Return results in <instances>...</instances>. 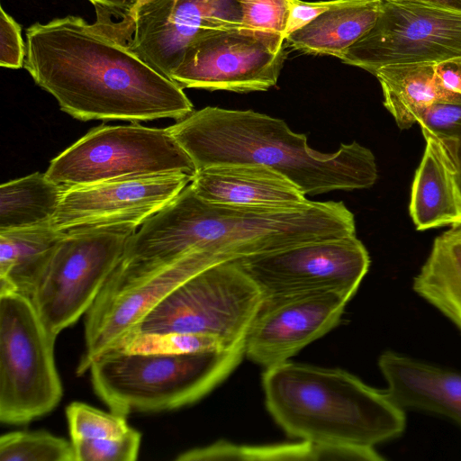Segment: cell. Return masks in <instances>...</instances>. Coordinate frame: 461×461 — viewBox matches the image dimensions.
<instances>
[{"instance_id": "83f0119b", "label": "cell", "mask_w": 461, "mask_h": 461, "mask_svg": "<svg viewBox=\"0 0 461 461\" xmlns=\"http://www.w3.org/2000/svg\"><path fill=\"white\" fill-rule=\"evenodd\" d=\"M70 439L117 438L131 427L126 416L105 412L81 402H72L66 408Z\"/></svg>"}, {"instance_id": "9a60e30c", "label": "cell", "mask_w": 461, "mask_h": 461, "mask_svg": "<svg viewBox=\"0 0 461 461\" xmlns=\"http://www.w3.org/2000/svg\"><path fill=\"white\" fill-rule=\"evenodd\" d=\"M352 297L326 291L262 298L245 337V356L265 368L288 361L336 327Z\"/></svg>"}, {"instance_id": "ba28073f", "label": "cell", "mask_w": 461, "mask_h": 461, "mask_svg": "<svg viewBox=\"0 0 461 461\" xmlns=\"http://www.w3.org/2000/svg\"><path fill=\"white\" fill-rule=\"evenodd\" d=\"M137 230L123 223L64 231L30 297L51 334L58 337L86 314Z\"/></svg>"}, {"instance_id": "603a6c76", "label": "cell", "mask_w": 461, "mask_h": 461, "mask_svg": "<svg viewBox=\"0 0 461 461\" xmlns=\"http://www.w3.org/2000/svg\"><path fill=\"white\" fill-rule=\"evenodd\" d=\"M412 289L461 332V223L434 240Z\"/></svg>"}, {"instance_id": "e575fe53", "label": "cell", "mask_w": 461, "mask_h": 461, "mask_svg": "<svg viewBox=\"0 0 461 461\" xmlns=\"http://www.w3.org/2000/svg\"><path fill=\"white\" fill-rule=\"evenodd\" d=\"M94 6L100 5L112 11L122 13L132 7L138 0H89Z\"/></svg>"}, {"instance_id": "277c9868", "label": "cell", "mask_w": 461, "mask_h": 461, "mask_svg": "<svg viewBox=\"0 0 461 461\" xmlns=\"http://www.w3.org/2000/svg\"><path fill=\"white\" fill-rule=\"evenodd\" d=\"M262 384L275 421L302 441L371 449L406 427L404 410L385 391L341 369L286 361L266 368Z\"/></svg>"}, {"instance_id": "d590c367", "label": "cell", "mask_w": 461, "mask_h": 461, "mask_svg": "<svg viewBox=\"0 0 461 461\" xmlns=\"http://www.w3.org/2000/svg\"><path fill=\"white\" fill-rule=\"evenodd\" d=\"M395 2H413L435 5L446 9L461 11V0H380Z\"/></svg>"}, {"instance_id": "4dcf8cb0", "label": "cell", "mask_w": 461, "mask_h": 461, "mask_svg": "<svg viewBox=\"0 0 461 461\" xmlns=\"http://www.w3.org/2000/svg\"><path fill=\"white\" fill-rule=\"evenodd\" d=\"M21 26L0 6V66L20 68L24 65L25 43Z\"/></svg>"}, {"instance_id": "7402d4cb", "label": "cell", "mask_w": 461, "mask_h": 461, "mask_svg": "<svg viewBox=\"0 0 461 461\" xmlns=\"http://www.w3.org/2000/svg\"><path fill=\"white\" fill-rule=\"evenodd\" d=\"M380 7V0H356L333 7L285 40L303 53L339 59L373 27Z\"/></svg>"}, {"instance_id": "9c48e42d", "label": "cell", "mask_w": 461, "mask_h": 461, "mask_svg": "<svg viewBox=\"0 0 461 461\" xmlns=\"http://www.w3.org/2000/svg\"><path fill=\"white\" fill-rule=\"evenodd\" d=\"M108 11L115 20L95 10L94 24L169 79L192 41L240 29L242 18L237 0H138L128 11Z\"/></svg>"}, {"instance_id": "5bb4252c", "label": "cell", "mask_w": 461, "mask_h": 461, "mask_svg": "<svg viewBox=\"0 0 461 461\" xmlns=\"http://www.w3.org/2000/svg\"><path fill=\"white\" fill-rule=\"evenodd\" d=\"M286 53H275L233 29L201 35L186 47L170 76L182 88L236 93L267 91L277 83Z\"/></svg>"}, {"instance_id": "2e32d148", "label": "cell", "mask_w": 461, "mask_h": 461, "mask_svg": "<svg viewBox=\"0 0 461 461\" xmlns=\"http://www.w3.org/2000/svg\"><path fill=\"white\" fill-rule=\"evenodd\" d=\"M192 178L175 173L67 188L50 224L62 232L123 223L139 228L177 196Z\"/></svg>"}, {"instance_id": "52a82bcc", "label": "cell", "mask_w": 461, "mask_h": 461, "mask_svg": "<svg viewBox=\"0 0 461 461\" xmlns=\"http://www.w3.org/2000/svg\"><path fill=\"white\" fill-rule=\"evenodd\" d=\"M196 172L189 155L166 129L137 122L99 126L54 158L45 172L71 188L107 181Z\"/></svg>"}, {"instance_id": "f1b7e54d", "label": "cell", "mask_w": 461, "mask_h": 461, "mask_svg": "<svg viewBox=\"0 0 461 461\" xmlns=\"http://www.w3.org/2000/svg\"><path fill=\"white\" fill-rule=\"evenodd\" d=\"M71 442L76 461H135L139 456L141 433L131 427L117 438L73 439Z\"/></svg>"}, {"instance_id": "4fadbf2b", "label": "cell", "mask_w": 461, "mask_h": 461, "mask_svg": "<svg viewBox=\"0 0 461 461\" xmlns=\"http://www.w3.org/2000/svg\"><path fill=\"white\" fill-rule=\"evenodd\" d=\"M232 261L258 286L262 298L326 291L353 296L370 265L368 252L356 234Z\"/></svg>"}, {"instance_id": "4316f807", "label": "cell", "mask_w": 461, "mask_h": 461, "mask_svg": "<svg viewBox=\"0 0 461 461\" xmlns=\"http://www.w3.org/2000/svg\"><path fill=\"white\" fill-rule=\"evenodd\" d=\"M217 349L228 348L217 338L209 335L175 331H134L124 337L111 350L133 354H187Z\"/></svg>"}, {"instance_id": "ffe728a7", "label": "cell", "mask_w": 461, "mask_h": 461, "mask_svg": "<svg viewBox=\"0 0 461 461\" xmlns=\"http://www.w3.org/2000/svg\"><path fill=\"white\" fill-rule=\"evenodd\" d=\"M384 95V105L402 130L417 122L420 108L433 103L461 104V94L447 88L436 72L435 63L390 65L374 74Z\"/></svg>"}, {"instance_id": "d4e9b609", "label": "cell", "mask_w": 461, "mask_h": 461, "mask_svg": "<svg viewBox=\"0 0 461 461\" xmlns=\"http://www.w3.org/2000/svg\"><path fill=\"white\" fill-rule=\"evenodd\" d=\"M294 0H237L241 31L260 41L275 53L284 50L285 31Z\"/></svg>"}, {"instance_id": "ac0fdd59", "label": "cell", "mask_w": 461, "mask_h": 461, "mask_svg": "<svg viewBox=\"0 0 461 461\" xmlns=\"http://www.w3.org/2000/svg\"><path fill=\"white\" fill-rule=\"evenodd\" d=\"M378 366L398 406L444 416L461 428V373L393 351L381 354Z\"/></svg>"}, {"instance_id": "d6a6232c", "label": "cell", "mask_w": 461, "mask_h": 461, "mask_svg": "<svg viewBox=\"0 0 461 461\" xmlns=\"http://www.w3.org/2000/svg\"><path fill=\"white\" fill-rule=\"evenodd\" d=\"M436 72L447 88L461 94V56L437 63Z\"/></svg>"}, {"instance_id": "8992f818", "label": "cell", "mask_w": 461, "mask_h": 461, "mask_svg": "<svg viewBox=\"0 0 461 461\" xmlns=\"http://www.w3.org/2000/svg\"><path fill=\"white\" fill-rule=\"evenodd\" d=\"M50 332L31 298L0 294V420L28 423L53 411L63 395Z\"/></svg>"}, {"instance_id": "d6986e66", "label": "cell", "mask_w": 461, "mask_h": 461, "mask_svg": "<svg viewBox=\"0 0 461 461\" xmlns=\"http://www.w3.org/2000/svg\"><path fill=\"white\" fill-rule=\"evenodd\" d=\"M424 139L411 192L412 221L419 230L461 223V190L449 153L440 140Z\"/></svg>"}, {"instance_id": "e0dca14e", "label": "cell", "mask_w": 461, "mask_h": 461, "mask_svg": "<svg viewBox=\"0 0 461 461\" xmlns=\"http://www.w3.org/2000/svg\"><path fill=\"white\" fill-rule=\"evenodd\" d=\"M190 185L200 198L217 204L285 207L308 200L286 176L256 163L222 164L196 170Z\"/></svg>"}, {"instance_id": "3957f363", "label": "cell", "mask_w": 461, "mask_h": 461, "mask_svg": "<svg viewBox=\"0 0 461 461\" xmlns=\"http://www.w3.org/2000/svg\"><path fill=\"white\" fill-rule=\"evenodd\" d=\"M167 130L196 170L222 164H262L286 176L306 195L369 188L378 176L374 154L357 141L321 153L285 121L252 110L206 106Z\"/></svg>"}, {"instance_id": "cb8c5ba5", "label": "cell", "mask_w": 461, "mask_h": 461, "mask_svg": "<svg viewBox=\"0 0 461 461\" xmlns=\"http://www.w3.org/2000/svg\"><path fill=\"white\" fill-rule=\"evenodd\" d=\"M66 189L39 172L2 184L0 232L51 223Z\"/></svg>"}, {"instance_id": "30bf717a", "label": "cell", "mask_w": 461, "mask_h": 461, "mask_svg": "<svg viewBox=\"0 0 461 461\" xmlns=\"http://www.w3.org/2000/svg\"><path fill=\"white\" fill-rule=\"evenodd\" d=\"M261 301L253 281L232 260L221 261L181 284L132 332L204 334L230 348L245 342Z\"/></svg>"}, {"instance_id": "f546056e", "label": "cell", "mask_w": 461, "mask_h": 461, "mask_svg": "<svg viewBox=\"0 0 461 461\" xmlns=\"http://www.w3.org/2000/svg\"><path fill=\"white\" fill-rule=\"evenodd\" d=\"M423 137L440 140H461V104L433 103L417 114Z\"/></svg>"}, {"instance_id": "7a4b0ae2", "label": "cell", "mask_w": 461, "mask_h": 461, "mask_svg": "<svg viewBox=\"0 0 461 461\" xmlns=\"http://www.w3.org/2000/svg\"><path fill=\"white\" fill-rule=\"evenodd\" d=\"M356 234L343 202L307 200L295 206L253 207L209 203L190 184L130 238L128 257L167 264L193 250L230 260L311 241Z\"/></svg>"}, {"instance_id": "1f68e13d", "label": "cell", "mask_w": 461, "mask_h": 461, "mask_svg": "<svg viewBox=\"0 0 461 461\" xmlns=\"http://www.w3.org/2000/svg\"><path fill=\"white\" fill-rule=\"evenodd\" d=\"M355 1L356 0H329L310 3L302 0H294L289 14L285 39L326 11Z\"/></svg>"}, {"instance_id": "6da1fadb", "label": "cell", "mask_w": 461, "mask_h": 461, "mask_svg": "<svg viewBox=\"0 0 461 461\" xmlns=\"http://www.w3.org/2000/svg\"><path fill=\"white\" fill-rule=\"evenodd\" d=\"M25 36L24 68L76 119L179 121L194 111L180 86L81 17L36 23Z\"/></svg>"}, {"instance_id": "44dd1931", "label": "cell", "mask_w": 461, "mask_h": 461, "mask_svg": "<svg viewBox=\"0 0 461 461\" xmlns=\"http://www.w3.org/2000/svg\"><path fill=\"white\" fill-rule=\"evenodd\" d=\"M63 235L50 223L0 232V294L30 298Z\"/></svg>"}, {"instance_id": "8fae6325", "label": "cell", "mask_w": 461, "mask_h": 461, "mask_svg": "<svg viewBox=\"0 0 461 461\" xmlns=\"http://www.w3.org/2000/svg\"><path fill=\"white\" fill-rule=\"evenodd\" d=\"M227 260L215 252L193 250L158 267L119 262L86 312L85 348L77 375L88 371L95 358L131 333L181 284L207 267Z\"/></svg>"}, {"instance_id": "484cf974", "label": "cell", "mask_w": 461, "mask_h": 461, "mask_svg": "<svg viewBox=\"0 0 461 461\" xmlns=\"http://www.w3.org/2000/svg\"><path fill=\"white\" fill-rule=\"evenodd\" d=\"M0 461H76V457L71 440L45 430H22L0 437Z\"/></svg>"}, {"instance_id": "5b68a950", "label": "cell", "mask_w": 461, "mask_h": 461, "mask_svg": "<svg viewBox=\"0 0 461 461\" xmlns=\"http://www.w3.org/2000/svg\"><path fill=\"white\" fill-rule=\"evenodd\" d=\"M244 343L187 354L110 350L88 371L95 393L113 412L170 411L200 400L224 380L245 355Z\"/></svg>"}, {"instance_id": "7c38bea8", "label": "cell", "mask_w": 461, "mask_h": 461, "mask_svg": "<svg viewBox=\"0 0 461 461\" xmlns=\"http://www.w3.org/2000/svg\"><path fill=\"white\" fill-rule=\"evenodd\" d=\"M461 56V11L381 1L373 27L340 58L374 74L390 65L438 63Z\"/></svg>"}, {"instance_id": "836d02e7", "label": "cell", "mask_w": 461, "mask_h": 461, "mask_svg": "<svg viewBox=\"0 0 461 461\" xmlns=\"http://www.w3.org/2000/svg\"><path fill=\"white\" fill-rule=\"evenodd\" d=\"M433 138V137H432ZM446 146L452 159L456 177L461 190V140H441Z\"/></svg>"}]
</instances>
